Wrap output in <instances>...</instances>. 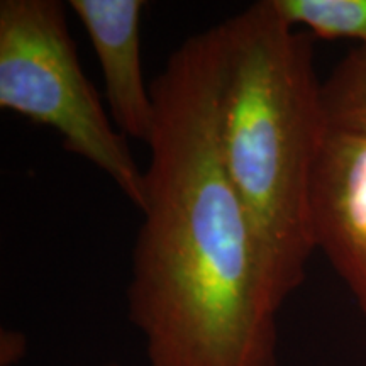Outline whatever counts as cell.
Masks as SVG:
<instances>
[{"label":"cell","instance_id":"obj_1","mask_svg":"<svg viewBox=\"0 0 366 366\" xmlns=\"http://www.w3.org/2000/svg\"><path fill=\"white\" fill-rule=\"evenodd\" d=\"M217 61L214 26L149 85L157 122L126 294L148 366H278L285 302L224 164Z\"/></svg>","mask_w":366,"mask_h":366},{"label":"cell","instance_id":"obj_2","mask_svg":"<svg viewBox=\"0 0 366 366\" xmlns=\"http://www.w3.org/2000/svg\"><path fill=\"white\" fill-rule=\"evenodd\" d=\"M219 141L264 269L285 302L314 249V185L329 134L312 38L269 0L216 24Z\"/></svg>","mask_w":366,"mask_h":366},{"label":"cell","instance_id":"obj_3","mask_svg":"<svg viewBox=\"0 0 366 366\" xmlns=\"http://www.w3.org/2000/svg\"><path fill=\"white\" fill-rule=\"evenodd\" d=\"M0 109L56 131L66 151L104 172L139 210L144 172L81 70L59 0L0 2Z\"/></svg>","mask_w":366,"mask_h":366},{"label":"cell","instance_id":"obj_4","mask_svg":"<svg viewBox=\"0 0 366 366\" xmlns=\"http://www.w3.org/2000/svg\"><path fill=\"white\" fill-rule=\"evenodd\" d=\"M317 248L366 317V137L329 132L314 185Z\"/></svg>","mask_w":366,"mask_h":366},{"label":"cell","instance_id":"obj_5","mask_svg":"<svg viewBox=\"0 0 366 366\" xmlns=\"http://www.w3.org/2000/svg\"><path fill=\"white\" fill-rule=\"evenodd\" d=\"M102 70L105 97L117 131L149 144L157 122L151 86L144 84L141 16L144 0H70Z\"/></svg>","mask_w":366,"mask_h":366},{"label":"cell","instance_id":"obj_6","mask_svg":"<svg viewBox=\"0 0 366 366\" xmlns=\"http://www.w3.org/2000/svg\"><path fill=\"white\" fill-rule=\"evenodd\" d=\"M329 132L366 137V46L351 51L322 81Z\"/></svg>","mask_w":366,"mask_h":366},{"label":"cell","instance_id":"obj_7","mask_svg":"<svg viewBox=\"0 0 366 366\" xmlns=\"http://www.w3.org/2000/svg\"><path fill=\"white\" fill-rule=\"evenodd\" d=\"M288 26L307 27L324 39H353L366 46V0H269Z\"/></svg>","mask_w":366,"mask_h":366},{"label":"cell","instance_id":"obj_8","mask_svg":"<svg viewBox=\"0 0 366 366\" xmlns=\"http://www.w3.org/2000/svg\"><path fill=\"white\" fill-rule=\"evenodd\" d=\"M27 350L26 337L17 331H2L0 334V365L14 366L24 358Z\"/></svg>","mask_w":366,"mask_h":366},{"label":"cell","instance_id":"obj_9","mask_svg":"<svg viewBox=\"0 0 366 366\" xmlns=\"http://www.w3.org/2000/svg\"><path fill=\"white\" fill-rule=\"evenodd\" d=\"M102 366H122L121 363H116V361H111V363H105Z\"/></svg>","mask_w":366,"mask_h":366}]
</instances>
